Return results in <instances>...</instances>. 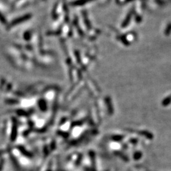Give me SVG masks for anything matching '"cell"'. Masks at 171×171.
Returning a JSON list of instances; mask_svg holds the SVG:
<instances>
[{
  "label": "cell",
  "mask_w": 171,
  "mask_h": 171,
  "mask_svg": "<svg viewBox=\"0 0 171 171\" xmlns=\"http://www.w3.org/2000/svg\"><path fill=\"white\" fill-rule=\"evenodd\" d=\"M30 17V16L29 15H24L22 17H19V18H15V20H13L12 22L11 23L10 25V27H12L13 26H17L18 24H20L21 23L24 22L27 20Z\"/></svg>",
  "instance_id": "1"
},
{
  "label": "cell",
  "mask_w": 171,
  "mask_h": 171,
  "mask_svg": "<svg viewBox=\"0 0 171 171\" xmlns=\"http://www.w3.org/2000/svg\"><path fill=\"white\" fill-rule=\"evenodd\" d=\"M0 21H1V22L3 23V24H6V19H5V17H3L1 13H0Z\"/></svg>",
  "instance_id": "2"
},
{
  "label": "cell",
  "mask_w": 171,
  "mask_h": 171,
  "mask_svg": "<svg viewBox=\"0 0 171 171\" xmlns=\"http://www.w3.org/2000/svg\"><path fill=\"white\" fill-rule=\"evenodd\" d=\"M30 38V33L29 32H26L24 34V38L26 40H29Z\"/></svg>",
  "instance_id": "3"
}]
</instances>
